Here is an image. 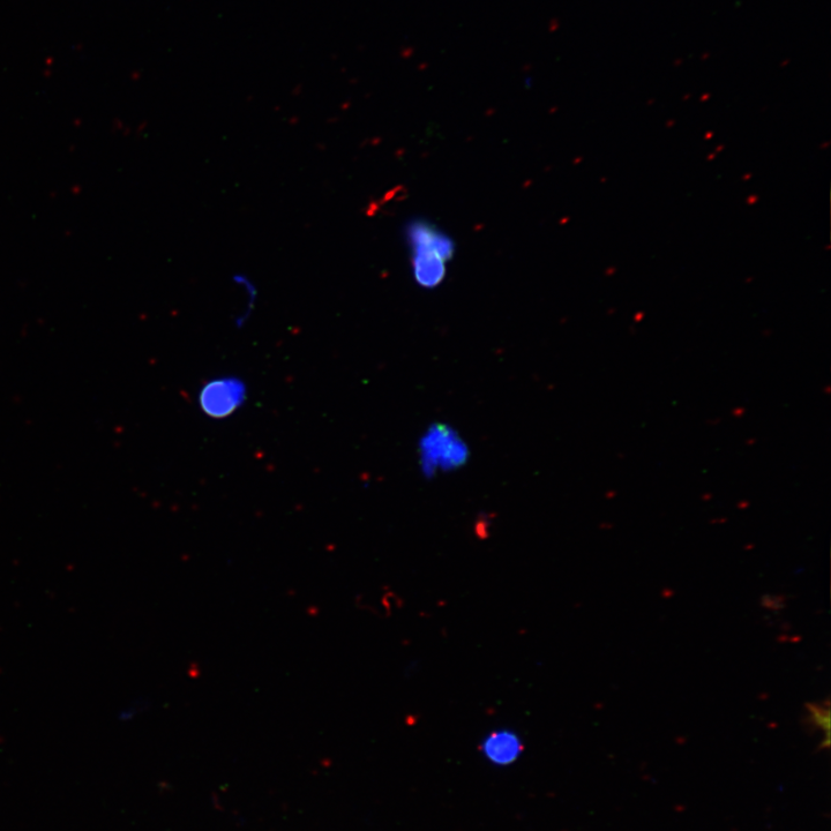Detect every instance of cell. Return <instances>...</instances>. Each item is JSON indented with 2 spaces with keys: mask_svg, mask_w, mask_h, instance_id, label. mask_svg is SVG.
I'll return each mask as SVG.
<instances>
[{
  "mask_svg": "<svg viewBox=\"0 0 831 831\" xmlns=\"http://www.w3.org/2000/svg\"><path fill=\"white\" fill-rule=\"evenodd\" d=\"M407 235L414 253L413 264L417 283L425 288L439 286L446 274L445 262L453 258L452 239L443 231L423 221L410 223Z\"/></svg>",
  "mask_w": 831,
  "mask_h": 831,
  "instance_id": "cell-1",
  "label": "cell"
},
{
  "mask_svg": "<svg viewBox=\"0 0 831 831\" xmlns=\"http://www.w3.org/2000/svg\"><path fill=\"white\" fill-rule=\"evenodd\" d=\"M486 756L498 765H508L518 758L521 744L518 738L508 732H497L485 741Z\"/></svg>",
  "mask_w": 831,
  "mask_h": 831,
  "instance_id": "cell-3",
  "label": "cell"
},
{
  "mask_svg": "<svg viewBox=\"0 0 831 831\" xmlns=\"http://www.w3.org/2000/svg\"><path fill=\"white\" fill-rule=\"evenodd\" d=\"M247 400V386L241 378L223 376L206 381L199 389L202 415L221 421L235 415Z\"/></svg>",
  "mask_w": 831,
  "mask_h": 831,
  "instance_id": "cell-2",
  "label": "cell"
},
{
  "mask_svg": "<svg viewBox=\"0 0 831 831\" xmlns=\"http://www.w3.org/2000/svg\"><path fill=\"white\" fill-rule=\"evenodd\" d=\"M810 714L812 717V721L815 725L820 726L822 730H825L827 733V737L829 738V729H830V717H829V709L823 710L821 706L812 705L810 709Z\"/></svg>",
  "mask_w": 831,
  "mask_h": 831,
  "instance_id": "cell-4",
  "label": "cell"
}]
</instances>
